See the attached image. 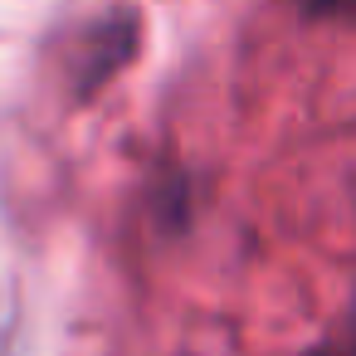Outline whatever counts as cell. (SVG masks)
I'll return each instance as SVG.
<instances>
[{
  "label": "cell",
  "mask_w": 356,
  "mask_h": 356,
  "mask_svg": "<svg viewBox=\"0 0 356 356\" xmlns=\"http://www.w3.org/2000/svg\"><path fill=\"white\" fill-rule=\"evenodd\" d=\"M302 10L317 20H356V0H302Z\"/></svg>",
  "instance_id": "cell-1"
}]
</instances>
